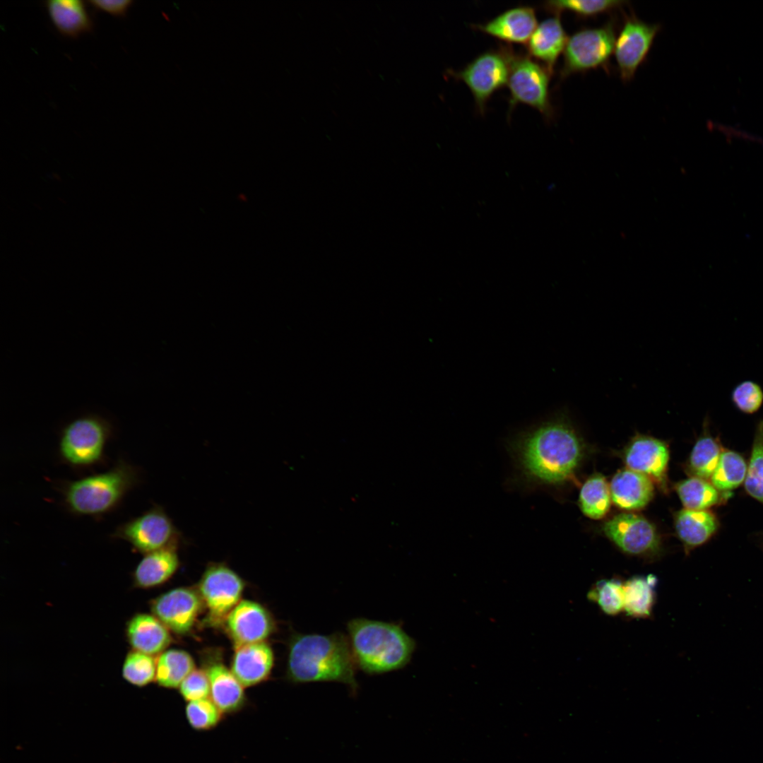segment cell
Instances as JSON below:
<instances>
[{"label":"cell","instance_id":"1","mask_svg":"<svg viewBox=\"0 0 763 763\" xmlns=\"http://www.w3.org/2000/svg\"><path fill=\"white\" fill-rule=\"evenodd\" d=\"M511 449L521 476L533 485L564 483L584 454L582 441L564 413L519 434Z\"/></svg>","mask_w":763,"mask_h":763},{"label":"cell","instance_id":"2","mask_svg":"<svg viewBox=\"0 0 763 763\" xmlns=\"http://www.w3.org/2000/svg\"><path fill=\"white\" fill-rule=\"evenodd\" d=\"M356 664L348 636L292 633L288 644L285 677L295 683L338 682L355 694Z\"/></svg>","mask_w":763,"mask_h":763},{"label":"cell","instance_id":"3","mask_svg":"<svg viewBox=\"0 0 763 763\" xmlns=\"http://www.w3.org/2000/svg\"><path fill=\"white\" fill-rule=\"evenodd\" d=\"M347 630L356 666L369 675L404 668L416 647L401 623L358 617L348 621Z\"/></svg>","mask_w":763,"mask_h":763},{"label":"cell","instance_id":"4","mask_svg":"<svg viewBox=\"0 0 763 763\" xmlns=\"http://www.w3.org/2000/svg\"><path fill=\"white\" fill-rule=\"evenodd\" d=\"M137 481L136 468L119 461L108 471L69 483L64 502L74 514L97 516L117 507Z\"/></svg>","mask_w":763,"mask_h":763},{"label":"cell","instance_id":"5","mask_svg":"<svg viewBox=\"0 0 763 763\" xmlns=\"http://www.w3.org/2000/svg\"><path fill=\"white\" fill-rule=\"evenodd\" d=\"M514 54L511 47L502 45L482 52L459 71L447 70V74L466 85L476 109L484 114L491 97L507 85Z\"/></svg>","mask_w":763,"mask_h":763},{"label":"cell","instance_id":"6","mask_svg":"<svg viewBox=\"0 0 763 763\" xmlns=\"http://www.w3.org/2000/svg\"><path fill=\"white\" fill-rule=\"evenodd\" d=\"M113 425L105 417L93 413L78 416L61 430L59 454L73 466L85 467L99 462Z\"/></svg>","mask_w":763,"mask_h":763},{"label":"cell","instance_id":"7","mask_svg":"<svg viewBox=\"0 0 763 763\" xmlns=\"http://www.w3.org/2000/svg\"><path fill=\"white\" fill-rule=\"evenodd\" d=\"M616 37L613 20L600 27L581 28L568 37L560 80L574 73L607 67L614 52Z\"/></svg>","mask_w":763,"mask_h":763},{"label":"cell","instance_id":"8","mask_svg":"<svg viewBox=\"0 0 763 763\" xmlns=\"http://www.w3.org/2000/svg\"><path fill=\"white\" fill-rule=\"evenodd\" d=\"M552 73L528 54H514L507 82L509 90V114L518 104L538 110L545 119H552L554 107L550 94Z\"/></svg>","mask_w":763,"mask_h":763},{"label":"cell","instance_id":"9","mask_svg":"<svg viewBox=\"0 0 763 763\" xmlns=\"http://www.w3.org/2000/svg\"><path fill=\"white\" fill-rule=\"evenodd\" d=\"M244 580L225 562H210L196 587L206 615L204 623L218 627L241 601Z\"/></svg>","mask_w":763,"mask_h":763},{"label":"cell","instance_id":"10","mask_svg":"<svg viewBox=\"0 0 763 763\" xmlns=\"http://www.w3.org/2000/svg\"><path fill=\"white\" fill-rule=\"evenodd\" d=\"M112 538L127 541L136 552L143 555L166 548H178L182 540V533L172 520L158 505L119 525Z\"/></svg>","mask_w":763,"mask_h":763},{"label":"cell","instance_id":"11","mask_svg":"<svg viewBox=\"0 0 763 763\" xmlns=\"http://www.w3.org/2000/svg\"><path fill=\"white\" fill-rule=\"evenodd\" d=\"M660 29V24L646 23L634 15L626 17L614 48L617 69L623 81L633 78Z\"/></svg>","mask_w":763,"mask_h":763},{"label":"cell","instance_id":"12","mask_svg":"<svg viewBox=\"0 0 763 763\" xmlns=\"http://www.w3.org/2000/svg\"><path fill=\"white\" fill-rule=\"evenodd\" d=\"M606 536L622 552L631 555L652 557L661 550V540L655 526L645 517L622 513L604 523Z\"/></svg>","mask_w":763,"mask_h":763},{"label":"cell","instance_id":"13","mask_svg":"<svg viewBox=\"0 0 763 763\" xmlns=\"http://www.w3.org/2000/svg\"><path fill=\"white\" fill-rule=\"evenodd\" d=\"M150 609L170 632L187 635L194 628L204 606L196 588L177 587L152 599Z\"/></svg>","mask_w":763,"mask_h":763},{"label":"cell","instance_id":"14","mask_svg":"<svg viewBox=\"0 0 763 763\" xmlns=\"http://www.w3.org/2000/svg\"><path fill=\"white\" fill-rule=\"evenodd\" d=\"M222 627L235 648L265 641L276 630L271 611L252 600H241L226 617Z\"/></svg>","mask_w":763,"mask_h":763},{"label":"cell","instance_id":"15","mask_svg":"<svg viewBox=\"0 0 763 763\" xmlns=\"http://www.w3.org/2000/svg\"><path fill=\"white\" fill-rule=\"evenodd\" d=\"M219 651L209 650L201 656V668L210 682V698L224 715L242 710L247 704L244 687L221 658Z\"/></svg>","mask_w":763,"mask_h":763},{"label":"cell","instance_id":"16","mask_svg":"<svg viewBox=\"0 0 763 763\" xmlns=\"http://www.w3.org/2000/svg\"><path fill=\"white\" fill-rule=\"evenodd\" d=\"M669 460L666 442L646 436H636L627 446L624 461L627 468L642 473L660 484L665 482Z\"/></svg>","mask_w":763,"mask_h":763},{"label":"cell","instance_id":"17","mask_svg":"<svg viewBox=\"0 0 763 763\" xmlns=\"http://www.w3.org/2000/svg\"><path fill=\"white\" fill-rule=\"evenodd\" d=\"M537 25L535 9L530 6H518L472 27L506 43L525 44Z\"/></svg>","mask_w":763,"mask_h":763},{"label":"cell","instance_id":"18","mask_svg":"<svg viewBox=\"0 0 763 763\" xmlns=\"http://www.w3.org/2000/svg\"><path fill=\"white\" fill-rule=\"evenodd\" d=\"M274 662L273 650L265 641L235 648L230 669L244 687H249L270 678Z\"/></svg>","mask_w":763,"mask_h":763},{"label":"cell","instance_id":"19","mask_svg":"<svg viewBox=\"0 0 763 763\" xmlns=\"http://www.w3.org/2000/svg\"><path fill=\"white\" fill-rule=\"evenodd\" d=\"M125 635L132 650L153 656L165 651L172 641L170 631L152 613L134 615L126 624Z\"/></svg>","mask_w":763,"mask_h":763},{"label":"cell","instance_id":"20","mask_svg":"<svg viewBox=\"0 0 763 763\" xmlns=\"http://www.w3.org/2000/svg\"><path fill=\"white\" fill-rule=\"evenodd\" d=\"M568 37L560 16L553 14L538 24L526 43L528 55L545 66L552 73Z\"/></svg>","mask_w":763,"mask_h":763},{"label":"cell","instance_id":"21","mask_svg":"<svg viewBox=\"0 0 763 763\" xmlns=\"http://www.w3.org/2000/svg\"><path fill=\"white\" fill-rule=\"evenodd\" d=\"M610 491L615 506L627 511L638 510L652 499L653 484L648 476L626 468L613 476Z\"/></svg>","mask_w":763,"mask_h":763},{"label":"cell","instance_id":"22","mask_svg":"<svg viewBox=\"0 0 763 763\" xmlns=\"http://www.w3.org/2000/svg\"><path fill=\"white\" fill-rule=\"evenodd\" d=\"M179 566L176 547L145 554L132 573L133 584L143 589L160 586L173 576Z\"/></svg>","mask_w":763,"mask_h":763},{"label":"cell","instance_id":"23","mask_svg":"<svg viewBox=\"0 0 763 763\" xmlns=\"http://www.w3.org/2000/svg\"><path fill=\"white\" fill-rule=\"evenodd\" d=\"M675 527L679 538L690 551L709 541L718 531L720 521L709 509L685 508L675 514Z\"/></svg>","mask_w":763,"mask_h":763},{"label":"cell","instance_id":"24","mask_svg":"<svg viewBox=\"0 0 763 763\" xmlns=\"http://www.w3.org/2000/svg\"><path fill=\"white\" fill-rule=\"evenodd\" d=\"M45 5L52 23L64 36L77 37L93 28L92 19L83 1L49 0Z\"/></svg>","mask_w":763,"mask_h":763},{"label":"cell","instance_id":"25","mask_svg":"<svg viewBox=\"0 0 763 763\" xmlns=\"http://www.w3.org/2000/svg\"><path fill=\"white\" fill-rule=\"evenodd\" d=\"M654 576H634L623 581V612L627 617L647 619L652 616L656 600Z\"/></svg>","mask_w":763,"mask_h":763},{"label":"cell","instance_id":"26","mask_svg":"<svg viewBox=\"0 0 763 763\" xmlns=\"http://www.w3.org/2000/svg\"><path fill=\"white\" fill-rule=\"evenodd\" d=\"M718 437L711 435L708 418L705 419L703 432L694 444L687 463V470L692 477L710 480L723 451Z\"/></svg>","mask_w":763,"mask_h":763},{"label":"cell","instance_id":"27","mask_svg":"<svg viewBox=\"0 0 763 763\" xmlns=\"http://www.w3.org/2000/svg\"><path fill=\"white\" fill-rule=\"evenodd\" d=\"M676 491L685 509L707 510L723 504L730 493L716 489L708 480L690 477L678 483Z\"/></svg>","mask_w":763,"mask_h":763},{"label":"cell","instance_id":"28","mask_svg":"<svg viewBox=\"0 0 763 763\" xmlns=\"http://www.w3.org/2000/svg\"><path fill=\"white\" fill-rule=\"evenodd\" d=\"M196 668L194 660L182 649H166L156 658L155 682L164 688H178L184 679Z\"/></svg>","mask_w":763,"mask_h":763},{"label":"cell","instance_id":"29","mask_svg":"<svg viewBox=\"0 0 763 763\" xmlns=\"http://www.w3.org/2000/svg\"><path fill=\"white\" fill-rule=\"evenodd\" d=\"M747 465L741 454L723 449L710 482L721 492L730 493L744 483Z\"/></svg>","mask_w":763,"mask_h":763},{"label":"cell","instance_id":"30","mask_svg":"<svg viewBox=\"0 0 763 763\" xmlns=\"http://www.w3.org/2000/svg\"><path fill=\"white\" fill-rule=\"evenodd\" d=\"M610 486L605 478L596 474L583 485L579 493V506L582 512L593 519L603 518L611 504Z\"/></svg>","mask_w":763,"mask_h":763},{"label":"cell","instance_id":"31","mask_svg":"<svg viewBox=\"0 0 763 763\" xmlns=\"http://www.w3.org/2000/svg\"><path fill=\"white\" fill-rule=\"evenodd\" d=\"M587 598L604 614L616 616L623 612V581L618 578L599 580L591 587Z\"/></svg>","mask_w":763,"mask_h":763},{"label":"cell","instance_id":"32","mask_svg":"<svg viewBox=\"0 0 763 763\" xmlns=\"http://www.w3.org/2000/svg\"><path fill=\"white\" fill-rule=\"evenodd\" d=\"M746 492L763 504V419L756 425L747 471L744 482Z\"/></svg>","mask_w":763,"mask_h":763},{"label":"cell","instance_id":"33","mask_svg":"<svg viewBox=\"0 0 763 763\" xmlns=\"http://www.w3.org/2000/svg\"><path fill=\"white\" fill-rule=\"evenodd\" d=\"M626 4L627 1L620 0H557L545 1L542 6L553 14L560 15L562 11H569L577 17L590 18L620 8Z\"/></svg>","mask_w":763,"mask_h":763},{"label":"cell","instance_id":"34","mask_svg":"<svg viewBox=\"0 0 763 763\" xmlns=\"http://www.w3.org/2000/svg\"><path fill=\"white\" fill-rule=\"evenodd\" d=\"M122 675L126 682L134 686H146L155 680L156 658L131 649L124 660Z\"/></svg>","mask_w":763,"mask_h":763},{"label":"cell","instance_id":"35","mask_svg":"<svg viewBox=\"0 0 763 763\" xmlns=\"http://www.w3.org/2000/svg\"><path fill=\"white\" fill-rule=\"evenodd\" d=\"M185 715L191 728L198 731L213 729L224 716L209 697L187 702Z\"/></svg>","mask_w":763,"mask_h":763},{"label":"cell","instance_id":"36","mask_svg":"<svg viewBox=\"0 0 763 763\" xmlns=\"http://www.w3.org/2000/svg\"><path fill=\"white\" fill-rule=\"evenodd\" d=\"M731 399L739 411L752 415L757 413L763 404V389L758 383L745 380L733 388Z\"/></svg>","mask_w":763,"mask_h":763},{"label":"cell","instance_id":"37","mask_svg":"<svg viewBox=\"0 0 763 763\" xmlns=\"http://www.w3.org/2000/svg\"><path fill=\"white\" fill-rule=\"evenodd\" d=\"M178 689L182 697L187 702L208 698L211 693L208 676L201 668L194 669Z\"/></svg>","mask_w":763,"mask_h":763},{"label":"cell","instance_id":"38","mask_svg":"<svg viewBox=\"0 0 763 763\" xmlns=\"http://www.w3.org/2000/svg\"><path fill=\"white\" fill-rule=\"evenodd\" d=\"M88 3L95 9L117 17H124L133 4L131 0H92Z\"/></svg>","mask_w":763,"mask_h":763},{"label":"cell","instance_id":"39","mask_svg":"<svg viewBox=\"0 0 763 763\" xmlns=\"http://www.w3.org/2000/svg\"><path fill=\"white\" fill-rule=\"evenodd\" d=\"M163 16H165V18H166L167 20H169V19H170V18H168L167 15H166L165 13H164V14H163Z\"/></svg>","mask_w":763,"mask_h":763}]
</instances>
